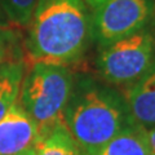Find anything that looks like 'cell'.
<instances>
[{"instance_id":"11","label":"cell","mask_w":155,"mask_h":155,"mask_svg":"<svg viewBox=\"0 0 155 155\" xmlns=\"http://www.w3.org/2000/svg\"><path fill=\"white\" fill-rule=\"evenodd\" d=\"M21 61H23V40L19 28L0 23V66Z\"/></svg>"},{"instance_id":"15","label":"cell","mask_w":155,"mask_h":155,"mask_svg":"<svg viewBox=\"0 0 155 155\" xmlns=\"http://www.w3.org/2000/svg\"><path fill=\"white\" fill-rule=\"evenodd\" d=\"M0 23H8L5 17H4V14L2 13V11H0Z\"/></svg>"},{"instance_id":"13","label":"cell","mask_w":155,"mask_h":155,"mask_svg":"<svg viewBox=\"0 0 155 155\" xmlns=\"http://www.w3.org/2000/svg\"><path fill=\"white\" fill-rule=\"evenodd\" d=\"M146 140H147L150 153L155 154V127L150 128V129H146Z\"/></svg>"},{"instance_id":"18","label":"cell","mask_w":155,"mask_h":155,"mask_svg":"<svg viewBox=\"0 0 155 155\" xmlns=\"http://www.w3.org/2000/svg\"><path fill=\"white\" fill-rule=\"evenodd\" d=\"M150 155H155V154H150Z\"/></svg>"},{"instance_id":"5","label":"cell","mask_w":155,"mask_h":155,"mask_svg":"<svg viewBox=\"0 0 155 155\" xmlns=\"http://www.w3.org/2000/svg\"><path fill=\"white\" fill-rule=\"evenodd\" d=\"M91 36L100 47L141 31L154 18V0H106L93 9Z\"/></svg>"},{"instance_id":"12","label":"cell","mask_w":155,"mask_h":155,"mask_svg":"<svg viewBox=\"0 0 155 155\" xmlns=\"http://www.w3.org/2000/svg\"><path fill=\"white\" fill-rule=\"evenodd\" d=\"M39 0H0V11L7 22L17 28H26Z\"/></svg>"},{"instance_id":"16","label":"cell","mask_w":155,"mask_h":155,"mask_svg":"<svg viewBox=\"0 0 155 155\" xmlns=\"http://www.w3.org/2000/svg\"><path fill=\"white\" fill-rule=\"evenodd\" d=\"M22 155H31V153H30V150H28L27 153H25V154H22Z\"/></svg>"},{"instance_id":"9","label":"cell","mask_w":155,"mask_h":155,"mask_svg":"<svg viewBox=\"0 0 155 155\" xmlns=\"http://www.w3.org/2000/svg\"><path fill=\"white\" fill-rule=\"evenodd\" d=\"M30 153L31 155H81L65 123L38 136Z\"/></svg>"},{"instance_id":"7","label":"cell","mask_w":155,"mask_h":155,"mask_svg":"<svg viewBox=\"0 0 155 155\" xmlns=\"http://www.w3.org/2000/svg\"><path fill=\"white\" fill-rule=\"evenodd\" d=\"M124 98L134 124L143 129L155 127V60L147 71L128 87Z\"/></svg>"},{"instance_id":"6","label":"cell","mask_w":155,"mask_h":155,"mask_svg":"<svg viewBox=\"0 0 155 155\" xmlns=\"http://www.w3.org/2000/svg\"><path fill=\"white\" fill-rule=\"evenodd\" d=\"M38 138V127L16 102L0 120V155H22Z\"/></svg>"},{"instance_id":"14","label":"cell","mask_w":155,"mask_h":155,"mask_svg":"<svg viewBox=\"0 0 155 155\" xmlns=\"http://www.w3.org/2000/svg\"><path fill=\"white\" fill-rule=\"evenodd\" d=\"M106 0H85L87 5H89L92 9H96L97 7H100L101 4H104Z\"/></svg>"},{"instance_id":"10","label":"cell","mask_w":155,"mask_h":155,"mask_svg":"<svg viewBox=\"0 0 155 155\" xmlns=\"http://www.w3.org/2000/svg\"><path fill=\"white\" fill-rule=\"evenodd\" d=\"M25 72L26 64L23 61L0 66V120L18 101Z\"/></svg>"},{"instance_id":"17","label":"cell","mask_w":155,"mask_h":155,"mask_svg":"<svg viewBox=\"0 0 155 155\" xmlns=\"http://www.w3.org/2000/svg\"><path fill=\"white\" fill-rule=\"evenodd\" d=\"M154 17H155V12H154Z\"/></svg>"},{"instance_id":"4","label":"cell","mask_w":155,"mask_h":155,"mask_svg":"<svg viewBox=\"0 0 155 155\" xmlns=\"http://www.w3.org/2000/svg\"><path fill=\"white\" fill-rule=\"evenodd\" d=\"M154 60L155 38L151 31L143 28L101 47L97 69L109 84L129 87L147 71Z\"/></svg>"},{"instance_id":"8","label":"cell","mask_w":155,"mask_h":155,"mask_svg":"<svg viewBox=\"0 0 155 155\" xmlns=\"http://www.w3.org/2000/svg\"><path fill=\"white\" fill-rule=\"evenodd\" d=\"M146 129L129 124L92 155H150Z\"/></svg>"},{"instance_id":"2","label":"cell","mask_w":155,"mask_h":155,"mask_svg":"<svg viewBox=\"0 0 155 155\" xmlns=\"http://www.w3.org/2000/svg\"><path fill=\"white\" fill-rule=\"evenodd\" d=\"M64 116L81 155H92L133 123L124 96L88 76L74 80Z\"/></svg>"},{"instance_id":"3","label":"cell","mask_w":155,"mask_h":155,"mask_svg":"<svg viewBox=\"0 0 155 155\" xmlns=\"http://www.w3.org/2000/svg\"><path fill=\"white\" fill-rule=\"evenodd\" d=\"M74 76L69 67L34 64L22 79L17 102L38 127V136L65 123Z\"/></svg>"},{"instance_id":"1","label":"cell","mask_w":155,"mask_h":155,"mask_svg":"<svg viewBox=\"0 0 155 155\" xmlns=\"http://www.w3.org/2000/svg\"><path fill=\"white\" fill-rule=\"evenodd\" d=\"M26 28L23 60L31 65L76 64L92 40L85 0H39Z\"/></svg>"}]
</instances>
